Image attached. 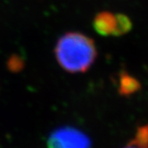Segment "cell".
Wrapping results in <instances>:
<instances>
[{"mask_svg": "<svg viewBox=\"0 0 148 148\" xmlns=\"http://www.w3.org/2000/svg\"><path fill=\"white\" fill-rule=\"evenodd\" d=\"M47 148H91V142L82 131L64 127L55 130L49 136Z\"/></svg>", "mask_w": 148, "mask_h": 148, "instance_id": "obj_2", "label": "cell"}, {"mask_svg": "<svg viewBox=\"0 0 148 148\" xmlns=\"http://www.w3.org/2000/svg\"><path fill=\"white\" fill-rule=\"evenodd\" d=\"M140 88L138 80L130 76L128 72L122 71L120 76V91L122 94H132Z\"/></svg>", "mask_w": 148, "mask_h": 148, "instance_id": "obj_4", "label": "cell"}, {"mask_svg": "<svg viewBox=\"0 0 148 148\" xmlns=\"http://www.w3.org/2000/svg\"><path fill=\"white\" fill-rule=\"evenodd\" d=\"M93 27L101 36H112L116 27L115 14L108 11H102L97 14L93 20Z\"/></svg>", "mask_w": 148, "mask_h": 148, "instance_id": "obj_3", "label": "cell"}, {"mask_svg": "<svg viewBox=\"0 0 148 148\" xmlns=\"http://www.w3.org/2000/svg\"><path fill=\"white\" fill-rule=\"evenodd\" d=\"M116 27L112 36L114 37H121L127 33H129L132 29L133 24L130 18L124 14H116Z\"/></svg>", "mask_w": 148, "mask_h": 148, "instance_id": "obj_5", "label": "cell"}, {"mask_svg": "<svg viewBox=\"0 0 148 148\" xmlns=\"http://www.w3.org/2000/svg\"><path fill=\"white\" fill-rule=\"evenodd\" d=\"M124 148H148V124L139 127L135 137Z\"/></svg>", "mask_w": 148, "mask_h": 148, "instance_id": "obj_6", "label": "cell"}, {"mask_svg": "<svg viewBox=\"0 0 148 148\" xmlns=\"http://www.w3.org/2000/svg\"><path fill=\"white\" fill-rule=\"evenodd\" d=\"M55 56L61 68L69 73L86 72L97 57L95 41L87 35L69 31L57 40Z\"/></svg>", "mask_w": 148, "mask_h": 148, "instance_id": "obj_1", "label": "cell"}, {"mask_svg": "<svg viewBox=\"0 0 148 148\" xmlns=\"http://www.w3.org/2000/svg\"><path fill=\"white\" fill-rule=\"evenodd\" d=\"M8 68L13 71H18L24 66V61L22 56L18 55H12L7 62Z\"/></svg>", "mask_w": 148, "mask_h": 148, "instance_id": "obj_7", "label": "cell"}]
</instances>
